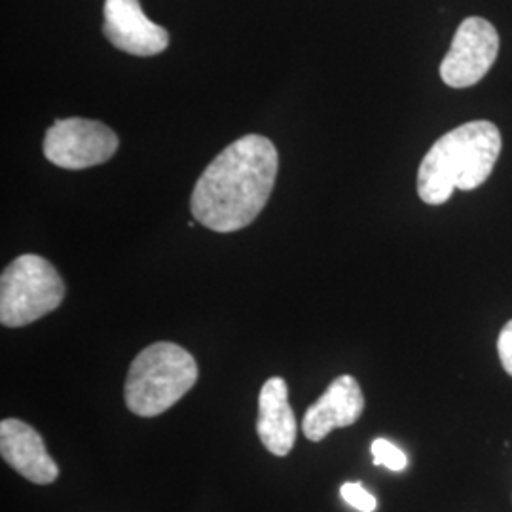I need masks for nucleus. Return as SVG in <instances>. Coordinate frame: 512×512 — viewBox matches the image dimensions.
<instances>
[{
	"instance_id": "10",
	"label": "nucleus",
	"mask_w": 512,
	"mask_h": 512,
	"mask_svg": "<svg viewBox=\"0 0 512 512\" xmlns=\"http://www.w3.org/2000/svg\"><path fill=\"white\" fill-rule=\"evenodd\" d=\"M258 439L274 456L285 458L293 450L298 425L289 403V387L283 378H270L258 397Z\"/></svg>"
},
{
	"instance_id": "2",
	"label": "nucleus",
	"mask_w": 512,
	"mask_h": 512,
	"mask_svg": "<svg viewBox=\"0 0 512 512\" xmlns=\"http://www.w3.org/2000/svg\"><path fill=\"white\" fill-rule=\"evenodd\" d=\"M501 154V133L492 122L475 120L448 131L429 148L418 169V194L442 205L456 190H475L492 175Z\"/></svg>"
},
{
	"instance_id": "11",
	"label": "nucleus",
	"mask_w": 512,
	"mask_h": 512,
	"mask_svg": "<svg viewBox=\"0 0 512 512\" xmlns=\"http://www.w3.org/2000/svg\"><path fill=\"white\" fill-rule=\"evenodd\" d=\"M372 458L376 465L387 467L389 471H395V473L404 471L408 465V459L404 456L403 450L387 439H376L372 442Z\"/></svg>"
},
{
	"instance_id": "8",
	"label": "nucleus",
	"mask_w": 512,
	"mask_h": 512,
	"mask_svg": "<svg viewBox=\"0 0 512 512\" xmlns=\"http://www.w3.org/2000/svg\"><path fill=\"white\" fill-rule=\"evenodd\" d=\"M365 395L359 382L344 374L311 404L302 420V431L311 442L327 439L334 429L349 427L363 416Z\"/></svg>"
},
{
	"instance_id": "7",
	"label": "nucleus",
	"mask_w": 512,
	"mask_h": 512,
	"mask_svg": "<svg viewBox=\"0 0 512 512\" xmlns=\"http://www.w3.org/2000/svg\"><path fill=\"white\" fill-rule=\"evenodd\" d=\"M103 18V35L126 54L152 57L169 46V33L145 16L139 0H105Z\"/></svg>"
},
{
	"instance_id": "3",
	"label": "nucleus",
	"mask_w": 512,
	"mask_h": 512,
	"mask_svg": "<svg viewBox=\"0 0 512 512\" xmlns=\"http://www.w3.org/2000/svg\"><path fill=\"white\" fill-rule=\"evenodd\" d=\"M198 382V365L186 349L156 342L129 366L126 404L135 416L154 418L179 403Z\"/></svg>"
},
{
	"instance_id": "12",
	"label": "nucleus",
	"mask_w": 512,
	"mask_h": 512,
	"mask_svg": "<svg viewBox=\"0 0 512 512\" xmlns=\"http://www.w3.org/2000/svg\"><path fill=\"white\" fill-rule=\"evenodd\" d=\"M340 494L344 497V501L351 505L353 509L361 512H374L376 511V497L365 490L363 484L359 482H346L340 488Z\"/></svg>"
},
{
	"instance_id": "1",
	"label": "nucleus",
	"mask_w": 512,
	"mask_h": 512,
	"mask_svg": "<svg viewBox=\"0 0 512 512\" xmlns=\"http://www.w3.org/2000/svg\"><path fill=\"white\" fill-rule=\"evenodd\" d=\"M279 156L262 135H245L224 148L194 186L190 209L205 228L230 234L262 213L274 190Z\"/></svg>"
},
{
	"instance_id": "13",
	"label": "nucleus",
	"mask_w": 512,
	"mask_h": 512,
	"mask_svg": "<svg viewBox=\"0 0 512 512\" xmlns=\"http://www.w3.org/2000/svg\"><path fill=\"white\" fill-rule=\"evenodd\" d=\"M497 353L505 372L512 376V319L501 329L497 338Z\"/></svg>"
},
{
	"instance_id": "5",
	"label": "nucleus",
	"mask_w": 512,
	"mask_h": 512,
	"mask_svg": "<svg viewBox=\"0 0 512 512\" xmlns=\"http://www.w3.org/2000/svg\"><path fill=\"white\" fill-rule=\"evenodd\" d=\"M44 156L63 169H86L105 164L118 150L116 133L86 118L57 120L44 137Z\"/></svg>"
},
{
	"instance_id": "9",
	"label": "nucleus",
	"mask_w": 512,
	"mask_h": 512,
	"mask_svg": "<svg viewBox=\"0 0 512 512\" xmlns=\"http://www.w3.org/2000/svg\"><path fill=\"white\" fill-rule=\"evenodd\" d=\"M0 454L19 475L33 484H52L59 469L37 429L25 421H0Z\"/></svg>"
},
{
	"instance_id": "4",
	"label": "nucleus",
	"mask_w": 512,
	"mask_h": 512,
	"mask_svg": "<svg viewBox=\"0 0 512 512\" xmlns=\"http://www.w3.org/2000/svg\"><path fill=\"white\" fill-rule=\"evenodd\" d=\"M65 298V283L54 266L38 255H21L0 277V323L27 327L52 313Z\"/></svg>"
},
{
	"instance_id": "6",
	"label": "nucleus",
	"mask_w": 512,
	"mask_h": 512,
	"mask_svg": "<svg viewBox=\"0 0 512 512\" xmlns=\"http://www.w3.org/2000/svg\"><path fill=\"white\" fill-rule=\"evenodd\" d=\"M497 54L499 35L494 25L486 19L467 18L440 63V78L450 88H471L492 69Z\"/></svg>"
}]
</instances>
